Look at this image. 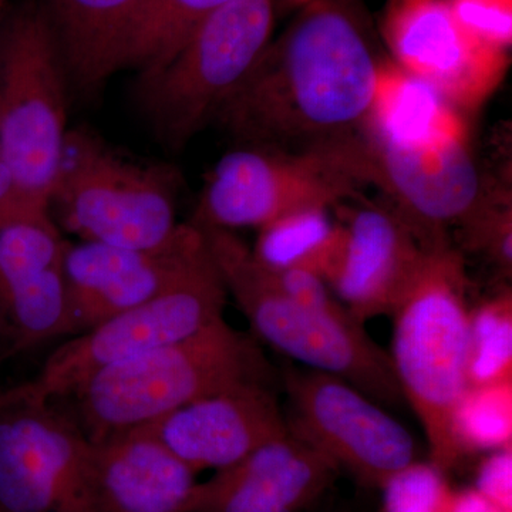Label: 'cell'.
<instances>
[{
	"instance_id": "18",
	"label": "cell",
	"mask_w": 512,
	"mask_h": 512,
	"mask_svg": "<svg viewBox=\"0 0 512 512\" xmlns=\"http://www.w3.org/2000/svg\"><path fill=\"white\" fill-rule=\"evenodd\" d=\"M339 470L292 433L256 448L198 481L187 512H301L325 493Z\"/></svg>"
},
{
	"instance_id": "29",
	"label": "cell",
	"mask_w": 512,
	"mask_h": 512,
	"mask_svg": "<svg viewBox=\"0 0 512 512\" xmlns=\"http://www.w3.org/2000/svg\"><path fill=\"white\" fill-rule=\"evenodd\" d=\"M476 490L512 512V447L491 451L478 468Z\"/></svg>"
},
{
	"instance_id": "3",
	"label": "cell",
	"mask_w": 512,
	"mask_h": 512,
	"mask_svg": "<svg viewBox=\"0 0 512 512\" xmlns=\"http://www.w3.org/2000/svg\"><path fill=\"white\" fill-rule=\"evenodd\" d=\"M392 316L394 376L426 434L431 463L446 473L463 458L451 420L468 386L470 309L460 249L448 245L429 251Z\"/></svg>"
},
{
	"instance_id": "6",
	"label": "cell",
	"mask_w": 512,
	"mask_h": 512,
	"mask_svg": "<svg viewBox=\"0 0 512 512\" xmlns=\"http://www.w3.org/2000/svg\"><path fill=\"white\" fill-rule=\"evenodd\" d=\"M373 185L366 138L352 147L292 151L239 148L208 175L192 222L234 231L264 228L285 215L329 208Z\"/></svg>"
},
{
	"instance_id": "19",
	"label": "cell",
	"mask_w": 512,
	"mask_h": 512,
	"mask_svg": "<svg viewBox=\"0 0 512 512\" xmlns=\"http://www.w3.org/2000/svg\"><path fill=\"white\" fill-rule=\"evenodd\" d=\"M197 476L141 430L90 441L89 511L187 512Z\"/></svg>"
},
{
	"instance_id": "15",
	"label": "cell",
	"mask_w": 512,
	"mask_h": 512,
	"mask_svg": "<svg viewBox=\"0 0 512 512\" xmlns=\"http://www.w3.org/2000/svg\"><path fill=\"white\" fill-rule=\"evenodd\" d=\"M66 244L50 211L0 224V362L69 336Z\"/></svg>"
},
{
	"instance_id": "30",
	"label": "cell",
	"mask_w": 512,
	"mask_h": 512,
	"mask_svg": "<svg viewBox=\"0 0 512 512\" xmlns=\"http://www.w3.org/2000/svg\"><path fill=\"white\" fill-rule=\"evenodd\" d=\"M50 211L49 208L32 204L19 194L6 165L0 161V224L32 212Z\"/></svg>"
},
{
	"instance_id": "28",
	"label": "cell",
	"mask_w": 512,
	"mask_h": 512,
	"mask_svg": "<svg viewBox=\"0 0 512 512\" xmlns=\"http://www.w3.org/2000/svg\"><path fill=\"white\" fill-rule=\"evenodd\" d=\"M457 18L474 35L500 49L512 43V0H450Z\"/></svg>"
},
{
	"instance_id": "12",
	"label": "cell",
	"mask_w": 512,
	"mask_h": 512,
	"mask_svg": "<svg viewBox=\"0 0 512 512\" xmlns=\"http://www.w3.org/2000/svg\"><path fill=\"white\" fill-rule=\"evenodd\" d=\"M382 33L392 62L458 111L480 109L507 73L508 50L468 30L450 0H390Z\"/></svg>"
},
{
	"instance_id": "14",
	"label": "cell",
	"mask_w": 512,
	"mask_h": 512,
	"mask_svg": "<svg viewBox=\"0 0 512 512\" xmlns=\"http://www.w3.org/2000/svg\"><path fill=\"white\" fill-rule=\"evenodd\" d=\"M210 255L197 225L185 224L171 247L138 251L67 242L63 255L69 336L143 305L177 285Z\"/></svg>"
},
{
	"instance_id": "25",
	"label": "cell",
	"mask_w": 512,
	"mask_h": 512,
	"mask_svg": "<svg viewBox=\"0 0 512 512\" xmlns=\"http://www.w3.org/2000/svg\"><path fill=\"white\" fill-rule=\"evenodd\" d=\"M512 380V296L507 291L470 311L468 386Z\"/></svg>"
},
{
	"instance_id": "9",
	"label": "cell",
	"mask_w": 512,
	"mask_h": 512,
	"mask_svg": "<svg viewBox=\"0 0 512 512\" xmlns=\"http://www.w3.org/2000/svg\"><path fill=\"white\" fill-rule=\"evenodd\" d=\"M227 296L210 252L167 292L73 336L19 390L43 402L64 399L101 370L188 338L224 319Z\"/></svg>"
},
{
	"instance_id": "27",
	"label": "cell",
	"mask_w": 512,
	"mask_h": 512,
	"mask_svg": "<svg viewBox=\"0 0 512 512\" xmlns=\"http://www.w3.org/2000/svg\"><path fill=\"white\" fill-rule=\"evenodd\" d=\"M457 231L464 248L483 255L504 275H511L512 204L511 192L505 185H500Z\"/></svg>"
},
{
	"instance_id": "16",
	"label": "cell",
	"mask_w": 512,
	"mask_h": 512,
	"mask_svg": "<svg viewBox=\"0 0 512 512\" xmlns=\"http://www.w3.org/2000/svg\"><path fill=\"white\" fill-rule=\"evenodd\" d=\"M345 242L328 279L339 301L365 325L392 316L410 291L429 251L389 204L345 210Z\"/></svg>"
},
{
	"instance_id": "31",
	"label": "cell",
	"mask_w": 512,
	"mask_h": 512,
	"mask_svg": "<svg viewBox=\"0 0 512 512\" xmlns=\"http://www.w3.org/2000/svg\"><path fill=\"white\" fill-rule=\"evenodd\" d=\"M451 512H510L478 493L476 488L456 491Z\"/></svg>"
},
{
	"instance_id": "1",
	"label": "cell",
	"mask_w": 512,
	"mask_h": 512,
	"mask_svg": "<svg viewBox=\"0 0 512 512\" xmlns=\"http://www.w3.org/2000/svg\"><path fill=\"white\" fill-rule=\"evenodd\" d=\"M269 43L217 120L244 146L332 150L365 141L382 60L357 0H313Z\"/></svg>"
},
{
	"instance_id": "22",
	"label": "cell",
	"mask_w": 512,
	"mask_h": 512,
	"mask_svg": "<svg viewBox=\"0 0 512 512\" xmlns=\"http://www.w3.org/2000/svg\"><path fill=\"white\" fill-rule=\"evenodd\" d=\"M258 231L251 251L259 265L269 271L311 272L326 282L345 242V228L330 220L328 208L293 212Z\"/></svg>"
},
{
	"instance_id": "33",
	"label": "cell",
	"mask_w": 512,
	"mask_h": 512,
	"mask_svg": "<svg viewBox=\"0 0 512 512\" xmlns=\"http://www.w3.org/2000/svg\"><path fill=\"white\" fill-rule=\"evenodd\" d=\"M3 0H0V8H2Z\"/></svg>"
},
{
	"instance_id": "26",
	"label": "cell",
	"mask_w": 512,
	"mask_h": 512,
	"mask_svg": "<svg viewBox=\"0 0 512 512\" xmlns=\"http://www.w3.org/2000/svg\"><path fill=\"white\" fill-rule=\"evenodd\" d=\"M444 471L431 461H413L382 485L383 512H451L454 494Z\"/></svg>"
},
{
	"instance_id": "23",
	"label": "cell",
	"mask_w": 512,
	"mask_h": 512,
	"mask_svg": "<svg viewBox=\"0 0 512 512\" xmlns=\"http://www.w3.org/2000/svg\"><path fill=\"white\" fill-rule=\"evenodd\" d=\"M231 0H144L128 30L120 69L140 72V84L150 82L195 30Z\"/></svg>"
},
{
	"instance_id": "32",
	"label": "cell",
	"mask_w": 512,
	"mask_h": 512,
	"mask_svg": "<svg viewBox=\"0 0 512 512\" xmlns=\"http://www.w3.org/2000/svg\"><path fill=\"white\" fill-rule=\"evenodd\" d=\"M311 2H313V0H276V8L284 13L296 12V10L301 9L302 6L308 5V3Z\"/></svg>"
},
{
	"instance_id": "7",
	"label": "cell",
	"mask_w": 512,
	"mask_h": 512,
	"mask_svg": "<svg viewBox=\"0 0 512 512\" xmlns=\"http://www.w3.org/2000/svg\"><path fill=\"white\" fill-rule=\"evenodd\" d=\"M66 69L39 8L0 40V161L25 200L49 208L67 140Z\"/></svg>"
},
{
	"instance_id": "4",
	"label": "cell",
	"mask_w": 512,
	"mask_h": 512,
	"mask_svg": "<svg viewBox=\"0 0 512 512\" xmlns=\"http://www.w3.org/2000/svg\"><path fill=\"white\" fill-rule=\"evenodd\" d=\"M197 225L217 264L228 295L234 296L252 332L306 369L346 380L377 403L403 400L389 353L352 315L319 311L276 288L251 248L234 231Z\"/></svg>"
},
{
	"instance_id": "2",
	"label": "cell",
	"mask_w": 512,
	"mask_h": 512,
	"mask_svg": "<svg viewBox=\"0 0 512 512\" xmlns=\"http://www.w3.org/2000/svg\"><path fill=\"white\" fill-rule=\"evenodd\" d=\"M269 382L271 367L258 343L224 318L188 338L107 367L66 397L73 399V419L84 436L100 441L140 429L211 394Z\"/></svg>"
},
{
	"instance_id": "11",
	"label": "cell",
	"mask_w": 512,
	"mask_h": 512,
	"mask_svg": "<svg viewBox=\"0 0 512 512\" xmlns=\"http://www.w3.org/2000/svg\"><path fill=\"white\" fill-rule=\"evenodd\" d=\"M89 450L55 402L0 393V512H90Z\"/></svg>"
},
{
	"instance_id": "13",
	"label": "cell",
	"mask_w": 512,
	"mask_h": 512,
	"mask_svg": "<svg viewBox=\"0 0 512 512\" xmlns=\"http://www.w3.org/2000/svg\"><path fill=\"white\" fill-rule=\"evenodd\" d=\"M366 146L373 185L426 251L453 245L451 229L470 220L500 187L478 170L467 137L416 150L367 138Z\"/></svg>"
},
{
	"instance_id": "20",
	"label": "cell",
	"mask_w": 512,
	"mask_h": 512,
	"mask_svg": "<svg viewBox=\"0 0 512 512\" xmlns=\"http://www.w3.org/2000/svg\"><path fill=\"white\" fill-rule=\"evenodd\" d=\"M144 0H45L39 8L52 30L64 69L92 92L120 70L128 30Z\"/></svg>"
},
{
	"instance_id": "5",
	"label": "cell",
	"mask_w": 512,
	"mask_h": 512,
	"mask_svg": "<svg viewBox=\"0 0 512 512\" xmlns=\"http://www.w3.org/2000/svg\"><path fill=\"white\" fill-rule=\"evenodd\" d=\"M49 210L82 241L157 251L183 234L173 175L114 153L90 134H67Z\"/></svg>"
},
{
	"instance_id": "24",
	"label": "cell",
	"mask_w": 512,
	"mask_h": 512,
	"mask_svg": "<svg viewBox=\"0 0 512 512\" xmlns=\"http://www.w3.org/2000/svg\"><path fill=\"white\" fill-rule=\"evenodd\" d=\"M461 457L512 447L511 382L467 386L451 420Z\"/></svg>"
},
{
	"instance_id": "21",
	"label": "cell",
	"mask_w": 512,
	"mask_h": 512,
	"mask_svg": "<svg viewBox=\"0 0 512 512\" xmlns=\"http://www.w3.org/2000/svg\"><path fill=\"white\" fill-rule=\"evenodd\" d=\"M365 137L416 150L467 137V128L460 111L430 84L394 62H382Z\"/></svg>"
},
{
	"instance_id": "8",
	"label": "cell",
	"mask_w": 512,
	"mask_h": 512,
	"mask_svg": "<svg viewBox=\"0 0 512 512\" xmlns=\"http://www.w3.org/2000/svg\"><path fill=\"white\" fill-rule=\"evenodd\" d=\"M276 0H231L195 30L167 66L140 84L157 136L184 147L241 86L272 40Z\"/></svg>"
},
{
	"instance_id": "10",
	"label": "cell",
	"mask_w": 512,
	"mask_h": 512,
	"mask_svg": "<svg viewBox=\"0 0 512 512\" xmlns=\"http://www.w3.org/2000/svg\"><path fill=\"white\" fill-rule=\"evenodd\" d=\"M289 433L367 487L382 485L419 460L406 427L346 380L289 367L285 376Z\"/></svg>"
},
{
	"instance_id": "17",
	"label": "cell",
	"mask_w": 512,
	"mask_h": 512,
	"mask_svg": "<svg viewBox=\"0 0 512 512\" xmlns=\"http://www.w3.org/2000/svg\"><path fill=\"white\" fill-rule=\"evenodd\" d=\"M194 473L232 466L256 448L288 433L271 386L244 384L185 404L140 427Z\"/></svg>"
}]
</instances>
